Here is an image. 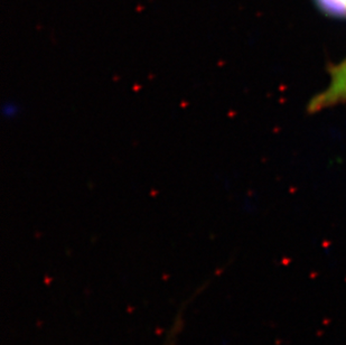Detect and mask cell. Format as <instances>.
Returning a JSON list of instances; mask_svg holds the SVG:
<instances>
[{
    "label": "cell",
    "mask_w": 346,
    "mask_h": 345,
    "mask_svg": "<svg viewBox=\"0 0 346 345\" xmlns=\"http://www.w3.org/2000/svg\"><path fill=\"white\" fill-rule=\"evenodd\" d=\"M329 76L327 86L309 101L307 110L310 113L346 102V57L330 67Z\"/></svg>",
    "instance_id": "obj_1"
},
{
    "label": "cell",
    "mask_w": 346,
    "mask_h": 345,
    "mask_svg": "<svg viewBox=\"0 0 346 345\" xmlns=\"http://www.w3.org/2000/svg\"><path fill=\"white\" fill-rule=\"evenodd\" d=\"M324 10L336 14V15H345L346 14V0H317Z\"/></svg>",
    "instance_id": "obj_2"
},
{
    "label": "cell",
    "mask_w": 346,
    "mask_h": 345,
    "mask_svg": "<svg viewBox=\"0 0 346 345\" xmlns=\"http://www.w3.org/2000/svg\"><path fill=\"white\" fill-rule=\"evenodd\" d=\"M20 111H21V109H20L19 104L16 103L15 101H6L2 104V115L6 119H16L19 115Z\"/></svg>",
    "instance_id": "obj_3"
}]
</instances>
